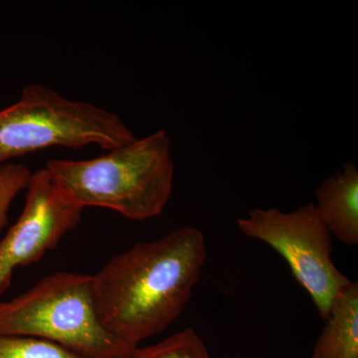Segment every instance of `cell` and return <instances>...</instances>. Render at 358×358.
I'll return each mask as SVG.
<instances>
[{
  "mask_svg": "<svg viewBox=\"0 0 358 358\" xmlns=\"http://www.w3.org/2000/svg\"><path fill=\"white\" fill-rule=\"evenodd\" d=\"M206 258L204 235L194 227L115 256L93 275L103 327L131 348L162 333L185 310Z\"/></svg>",
  "mask_w": 358,
  "mask_h": 358,
  "instance_id": "6da1fadb",
  "label": "cell"
},
{
  "mask_svg": "<svg viewBox=\"0 0 358 358\" xmlns=\"http://www.w3.org/2000/svg\"><path fill=\"white\" fill-rule=\"evenodd\" d=\"M45 169L71 201L131 220L162 213L173 193L171 141L166 131L134 138L95 159H51Z\"/></svg>",
  "mask_w": 358,
  "mask_h": 358,
  "instance_id": "7a4b0ae2",
  "label": "cell"
},
{
  "mask_svg": "<svg viewBox=\"0 0 358 358\" xmlns=\"http://www.w3.org/2000/svg\"><path fill=\"white\" fill-rule=\"evenodd\" d=\"M0 334L50 341L84 358H128L134 348L103 327L93 275L59 272L0 301Z\"/></svg>",
  "mask_w": 358,
  "mask_h": 358,
  "instance_id": "3957f363",
  "label": "cell"
},
{
  "mask_svg": "<svg viewBox=\"0 0 358 358\" xmlns=\"http://www.w3.org/2000/svg\"><path fill=\"white\" fill-rule=\"evenodd\" d=\"M134 138L119 115L41 84L27 85L17 102L0 110V166L46 148L110 150Z\"/></svg>",
  "mask_w": 358,
  "mask_h": 358,
  "instance_id": "277c9868",
  "label": "cell"
},
{
  "mask_svg": "<svg viewBox=\"0 0 358 358\" xmlns=\"http://www.w3.org/2000/svg\"><path fill=\"white\" fill-rule=\"evenodd\" d=\"M243 234L260 240L288 263L296 282L310 294L322 320L334 301L352 281L334 265L333 236L322 222L315 204L296 210L254 209L238 220Z\"/></svg>",
  "mask_w": 358,
  "mask_h": 358,
  "instance_id": "5b68a950",
  "label": "cell"
},
{
  "mask_svg": "<svg viewBox=\"0 0 358 358\" xmlns=\"http://www.w3.org/2000/svg\"><path fill=\"white\" fill-rule=\"evenodd\" d=\"M20 218L0 240V294L16 268L38 262L82 220L84 208L71 201L45 167L32 173Z\"/></svg>",
  "mask_w": 358,
  "mask_h": 358,
  "instance_id": "8992f818",
  "label": "cell"
},
{
  "mask_svg": "<svg viewBox=\"0 0 358 358\" xmlns=\"http://www.w3.org/2000/svg\"><path fill=\"white\" fill-rule=\"evenodd\" d=\"M317 213L331 236L348 246L358 244V171L352 162L315 192Z\"/></svg>",
  "mask_w": 358,
  "mask_h": 358,
  "instance_id": "52a82bcc",
  "label": "cell"
},
{
  "mask_svg": "<svg viewBox=\"0 0 358 358\" xmlns=\"http://www.w3.org/2000/svg\"><path fill=\"white\" fill-rule=\"evenodd\" d=\"M312 358H358V284L338 294L313 346Z\"/></svg>",
  "mask_w": 358,
  "mask_h": 358,
  "instance_id": "ba28073f",
  "label": "cell"
},
{
  "mask_svg": "<svg viewBox=\"0 0 358 358\" xmlns=\"http://www.w3.org/2000/svg\"><path fill=\"white\" fill-rule=\"evenodd\" d=\"M128 358H211L204 341L192 329H185L155 345L136 348Z\"/></svg>",
  "mask_w": 358,
  "mask_h": 358,
  "instance_id": "9c48e42d",
  "label": "cell"
},
{
  "mask_svg": "<svg viewBox=\"0 0 358 358\" xmlns=\"http://www.w3.org/2000/svg\"><path fill=\"white\" fill-rule=\"evenodd\" d=\"M0 358L84 357L43 339L0 334Z\"/></svg>",
  "mask_w": 358,
  "mask_h": 358,
  "instance_id": "30bf717a",
  "label": "cell"
},
{
  "mask_svg": "<svg viewBox=\"0 0 358 358\" xmlns=\"http://www.w3.org/2000/svg\"><path fill=\"white\" fill-rule=\"evenodd\" d=\"M32 171L24 164L8 162L0 166V232L8 221L14 199L29 185Z\"/></svg>",
  "mask_w": 358,
  "mask_h": 358,
  "instance_id": "8fae6325",
  "label": "cell"
}]
</instances>
